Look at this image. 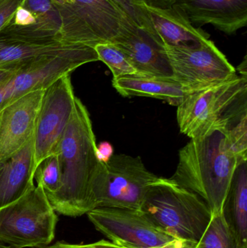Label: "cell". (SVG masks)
Listing matches in <instances>:
<instances>
[{
	"label": "cell",
	"mask_w": 247,
	"mask_h": 248,
	"mask_svg": "<svg viewBox=\"0 0 247 248\" xmlns=\"http://www.w3.org/2000/svg\"><path fill=\"white\" fill-rule=\"evenodd\" d=\"M96 147L89 113L76 97L71 120L55 152L60 168V185L46 197L55 212L77 217L96 208L93 185L101 163Z\"/></svg>",
	"instance_id": "6da1fadb"
},
{
	"label": "cell",
	"mask_w": 247,
	"mask_h": 248,
	"mask_svg": "<svg viewBox=\"0 0 247 248\" xmlns=\"http://www.w3.org/2000/svg\"><path fill=\"white\" fill-rule=\"evenodd\" d=\"M243 160L232 150L224 133L216 131L192 139L180 150L178 163L170 179L198 195L212 215L221 214L232 178Z\"/></svg>",
	"instance_id": "7a4b0ae2"
},
{
	"label": "cell",
	"mask_w": 247,
	"mask_h": 248,
	"mask_svg": "<svg viewBox=\"0 0 247 248\" xmlns=\"http://www.w3.org/2000/svg\"><path fill=\"white\" fill-rule=\"evenodd\" d=\"M180 131L200 139L226 133L247 119V77H234L187 94L177 107Z\"/></svg>",
	"instance_id": "3957f363"
},
{
	"label": "cell",
	"mask_w": 247,
	"mask_h": 248,
	"mask_svg": "<svg viewBox=\"0 0 247 248\" xmlns=\"http://www.w3.org/2000/svg\"><path fill=\"white\" fill-rule=\"evenodd\" d=\"M140 211L168 235L195 242L200 240L213 217L198 195L162 177L149 186Z\"/></svg>",
	"instance_id": "277c9868"
},
{
	"label": "cell",
	"mask_w": 247,
	"mask_h": 248,
	"mask_svg": "<svg viewBox=\"0 0 247 248\" xmlns=\"http://www.w3.org/2000/svg\"><path fill=\"white\" fill-rule=\"evenodd\" d=\"M62 42L94 47L137 27L114 0H52Z\"/></svg>",
	"instance_id": "5b68a950"
},
{
	"label": "cell",
	"mask_w": 247,
	"mask_h": 248,
	"mask_svg": "<svg viewBox=\"0 0 247 248\" xmlns=\"http://www.w3.org/2000/svg\"><path fill=\"white\" fill-rule=\"evenodd\" d=\"M58 221L46 193L36 185L0 208V243L15 248L46 247L55 238Z\"/></svg>",
	"instance_id": "8992f818"
},
{
	"label": "cell",
	"mask_w": 247,
	"mask_h": 248,
	"mask_svg": "<svg viewBox=\"0 0 247 248\" xmlns=\"http://www.w3.org/2000/svg\"><path fill=\"white\" fill-rule=\"evenodd\" d=\"M158 178L139 156L113 155L107 163H100L94 179L96 208L140 210L149 186Z\"/></svg>",
	"instance_id": "52a82bcc"
},
{
	"label": "cell",
	"mask_w": 247,
	"mask_h": 248,
	"mask_svg": "<svg viewBox=\"0 0 247 248\" xmlns=\"http://www.w3.org/2000/svg\"><path fill=\"white\" fill-rule=\"evenodd\" d=\"M173 78L189 93L234 77L236 69L214 42L208 39L196 47L165 46Z\"/></svg>",
	"instance_id": "ba28073f"
},
{
	"label": "cell",
	"mask_w": 247,
	"mask_h": 248,
	"mask_svg": "<svg viewBox=\"0 0 247 248\" xmlns=\"http://www.w3.org/2000/svg\"><path fill=\"white\" fill-rule=\"evenodd\" d=\"M76 97L71 74L45 89L33 135L35 170L42 160L55 153L71 120Z\"/></svg>",
	"instance_id": "9c48e42d"
},
{
	"label": "cell",
	"mask_w": 247,
	"mask_h": 248,
	"mask_svg": "<svg viewBox=\"0 0 247 248\" xmlns=\"http://www.w3.org/2000/svg\"><path fill=\"white\" fill-rule=\"evenodd\" d=\"M96 61L99 58L94 47L81 45L59 53L30 60L7 83L6 104L30 92L45 90L78 67Z\"/></svg>",
	"instance_id": "30bf717a"
},
{
	"label": "cell",
	"mask_w": 247,
	"mask_h": 248,
	"mask_svg": "<svg viewBox=\"0 0 247 248\" xmlns=\"http://www.w3.org/2000/svg\"><path fill=\"white\" fill-rule=\"evenodd\" d=\"M99 232L124 248H153L174 240L158 230L140 210L96 208L87 214Z\"/></svg>",
	"instance_id": "8fae6325"
},
{
	"label": "cell",
	"mask_w": 247,
	"mask_h": 248,
	"mask_svg": "<svg viewBox=\"0 0 247 248\" xmlns=\"http://www.w3.org/2000/svg\"><path fill=\"white\" fill-rule=\"evenodd\" d=\"M44 93L30 92L0 108V161L17 153L33 137Z\"/></svg>",
	"instance_id": "7c38bea8"
},
{
	"label": "cell",
	"mask_w": 247,
	"mask_h": 248,
	"mask_svg": "<svg viewBox=\"0 0 247 248\" xmlns=\"http://www.w3.org/2000/svg\"><path fill=\"white\" fill-rule=\"evenodd\" d=\"M193 25H211L228 35L247 25V0H175Z\"/></svg>",
	"instance_id": "4fadbf2b"
},
{
	"label": "cell",
	"mask_w": 247,
	"mask_h": 248,
	"mask_svg": "<svg viewBox=\"0 0 247 248\" xmlns=\"http://www.w3.org/2000/svg\"><path fill=\"white\" fill-rule=\"evenodd\" d=\"M112 43L127 56L137 75L173 77L172 68L164 45L136 27Z\"/></svg>",
	"instance_id": "5bb4252c"
},
{
	"label": "cell",
	"mask_w": 247,
	"mask_h": 248,
	"mask_svg": "<svg viewBox=\"0 0 247 248\" xmlns=\"http://www.w3.org/2000/svg\"><path fill=\"white\" fill-rule=\"evenodd\" d=\"M157 37L165 46L196 47L210 39V34L197 29L176 4L145 6Z\"/></svg>",
	"instance_id": "9a60e30c"
},
{
	"label": "cell",
	"mask_w": 247,
	"mask_h": 248,
	"mask_svg": "<svg viewBox=\"0 0 247 248\" xmlns=\"http://www.w3.org/2000/svg\"><path fill=\"white\" fill-rule=\"evenodd\" d=\"M34 172L33 136L17 153L0 161V208L15 202L35 186Z\"/></svg>",
	"instance_id": "2e32d148"
},
{
	"label": "cell",
	"mask_w": 247,
	"mask_h": 248,
	"mask_svg": "<svg viewBox=\"0 0 247 248\" xmlns=\"http://www.w3.org/2000/svg\"><path fill=\"white\" fill-rule=\"evenodd\" d=\"M113 87L123 97H145L164 100L178 107L189 94L173 77L129 75L113 78Z\"/></svg>",
	"instance_id": "e0dca14e"
},
{
	"label": "cell",
	"mask_w": 247,
	"mask_h": 248,
	"mask_svg": "<svg viewBox=\"0 0 247 248\" xmlns=\"http://www.w3.org/2000/svg\"><path fill=\"white\" fill-rule=\"evenodd\" d=\"M222 214L238 243L247 248V160L240 162L235 170Z\"/></svg>",
	"instance_id": "ac0fdd59"
},
{
	"label": "cell",
	"mask_w": 247,
	"mask_h": 248,
	"mask_svg": "<svg viewBox=\"0 0 247 248\" xmlns=\"http://www.w3.org/2000/svg\"><path fill=\"white\" fill-rule=\"evenodd\" d=\"M22 6L33 15L36 18L35 24L28 28L7 24L0 33L34 40H61L60 18L52 0H23Z\"/></svg>",
	"instance_id": "d6986e66"
},
{
	"label": "cell",
	"mask_w": 247,
	"mask_h": 248,
	"mask_svg": "<svg viewBox=\"0 0 247 248\" xmlns=\"http://www.w3.org/2000/svg\"><path fill=\"white\" fill-rule=\"evenodd\" d=\"M78 45L58 39L34 40L0 33V66L25 62L43 55L68 50Z\"/></svg>",
	"instance_id": "ffe728a7"
},
{
	"label": "cell",
	"mask_w": 247,
	"mask_h": 248,
	"mask_svg": "<svg viewBox=\"0 0 247 248\" xmlns=\"http://www.w3.org/2000/svg\"><path fill=\"white\" fill-rule=\"evenodd\" d=\"M195 248H243L229 228L223 214L212 217Z\"/></svg>",
	"instance_id": "44dd1931"
},
{
	"label": "cell",
	"mask_w": 247,
	"mask_h": 248,
	"mask_svg": "<svg viewBox=\"0 0 247 248\" xmlns=\"http://www.w3.org/2000/svg\"><path fill=\"white\" fill-rule=\"evenodd\" d=\"M99 61L110 68L113 78L125 76L137 75V71L123 51L110 42L97 44L94 46Z\"/></svg>",
	"instance_id": "7402d4cb"
},
{
	"label": "cell",
	"mask_w": 247,
	"mask_h": 248,
	"mask_svg": "<svg viewBox=\"0 0 247 248\" xmlns=\"http://www.w3.org/2000/svg\"><path fill=\"white\" fill-rule=\"evenodd\" d=\"M60 168L55 153L48 156L36 167L34 179L37 186L44 191L46 196L55 193L60 185Z\"/></svg>",
	"instance_id": "603a6c76"
},
{
	"label": "cell",
	"mask_w": 247,
	"mask_h": 248,
	"mask_svg": "<svg viewBox=\"0 0 247 248\" xmlns=\"http://www.w3.org/2000/svg\"><path fill=\"white\" fill-rule=\"evenodd\" d=\"M129 16L131 21L139 29L149 33L154 39L161 42L157 37L145 9L146 0H114ZM162 43V42H161Z\"/></svg>",
	"instance_id": "cb8c5ba5"
},
{
	"label": "cell",
	"mask_w": 247,
	"mask_h": 248,
	"mask_svg": "<svg viewBox=\"0 0 247 248\" xmlns=\"http://www.w3.org/2000/svg\"><path fill=\"white\" fill-rule=\"evenodd\" d=\"M23 1V0H0V31L10 23Z\"/></svg>",
	"instance_id": "d4e9b609"
},
{
	"label": "cell",
	"mask_w": 247,
	"mask_h": 248,
	"mask_svg": "<svg viewBox=\"0 0 247 248\" xmlns=\"http://www.w3.org/2000/svg\"><path fill=\"white\" fill-rule=\"evenodd\" d=\"M35 23L36 18L33 15L29 10L20 5L17 7L8 24L15 27L28 28L33 26Z\"/></svg>",
	"instance_id": "484cf974"
},
{
	"label": "cell",
	"mask_w": 247,
	"mask_h": 248,
	"mask_svg": "<svg viewBox=\"0 0 247 248\" xmlns=\"http://www.w3.org/2000/svg\"><path fill=\"white\" fill-rule=\"evenodd\" d=\"M44 248H124L121 246H117L112 242L107 240H100L94 243L89 244H71L65 242H57L55 244L50 246H46Z\"/></svg>",
	"instance_id": "4316f807"
},
{
	"label": "cell",
	"mask_w": 247,
	"mask_h": 248,
	"mask_svg": "<svg viewBox=\"0 0 247 248\" xmlns=\"http://www.w3.org/2000/svg\"><path fill=\"white\" fill-rule=\"evenodd\" d=\"M28 61L0 66V86L5 84L12 77H14L20 70L23 68Z\"/></svg>",
	"instance_id": "83f0119b"
},
{
	"label": "cell",
	"mask_w": 247,
	"mask_h": 248,
	"mask_svg": "<svg viewBox=\"0 0 247 248\" xmlns=\"http://www.w3.org/2000/svg\"><path fill=\"white\" fill-rule=\"evenodd\" d=\"M96 155L100 163H107L114 155L113 145L108 141H102L96 147Z\"/></svg>",
	"instance_id": "f1b7e54d"
},
{
	"label": "cell",
	"mask_w": 247,
	"mask_h": 248,
	"mask_svg": "<svg viewBox=\"0 0 247 248\" xmlns=\"http://www.w3.org/2000/svg\"><path fill=\"white\" fill-rule=\"evenodd\" d=\"M197 244V242L175 238L153 248H195Z\"/></svg>",
	"instance_id": "f546056e"
},
{
	"label": "cell",
	"mask_w": 247,
	"mask_h": 248,
	"mask_svg": "<svg viewBox=\"0 0 247 248\" xmlns=\"http://www.w3.org/2000/svg\"><path fill=\"white\" fill-rule=\"evenodd\" d=\"M146 3L151 5L159 7H168L175 4V0H146Z\"/></svg>",
	"instance_id": "4dcf8cb0"
},
{
	"label": "cell",
	"mask_w": 247,
	"mask_h": 248,
	"mask_svg": "<svg viewBox=\"0 0 247 248\" xmlns=\"http://www.w3.org/2000/svg\"><path fill=\"white\" fill-rule=\"evenodd\" d=\"M8 81H7V82H8ZM7 82H6L5 84H3V85L0 86V108H2L3 106L6 104V103H7Z\"/></svg>",
	"instance_id": "1f68e13d"
},
{
	"label": "cell",
	"mask_w": 247,
	"mask_h": 248,
	"mask_svg": "<svg viewBox=\"0 0 247 248\" xmlns=\"http://www.w3.org/2000/svg\"><path fill=\"white\" fill-rule=\"evenodd\" d=\"M0 248H15L10 247V246H4V245L1 244V243H0Z\"/></svg>",
	"instance_id": "d6a6232c"
}]
</instances>
